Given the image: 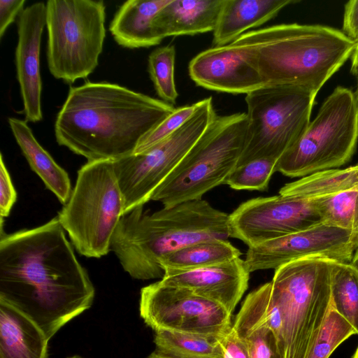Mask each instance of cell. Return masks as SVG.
<instances>
[{
	"label": "cell",
	"instance_id": "e0dca14e",
	"mask_svg": "<svg viewBox=\"0 0 358 358\" xmlns=\"http://www.w3.org/2000/svg\"><path fill=\"white\" fill-rule=\"evenodd\" d=\"M250 273L244 260L238 257L196 269H166L160 280L218 303L232 314L248 289Z\"/></svg>",
	"mask_w": 358,
	"mask_h": 358
},
{
	"label": "cell",
	"instance_id": "cb8c5ba5",
	"mask_svg": "<svg viewBox=\"0 0 358 358\" xmlns=\"http://www.w3.org/2000/svg\"><path fill=\"white\" fill-rule=\"evenodd\" d=\"M241 252L228 240L213 239L198 242L173 251L162 258L160 266L166 269L192 270L241 257Z\"/></svg>",
	"mask_w": 358,
	"mask_h": 358
},
{
	"label": "cell",
	"instance_id": "7402d4cb",
	"mask_svg": "<svg viewBox=\"0 0 358 358\" xmlns=\"http://www.w3.org/2000/svg\"><path fill=\"white\" fill-rule=\"evenodd\" d=\"M48 341L34 321L0 300V358H48Z\"/></svg>",
	"mask_w": 358,
	"mask_h": 358
},
{
	"label": "cell",
	"instance_id": "4316f807",
	"mask_svg": "<svg viewBox=\"0 0 358 358\" xmlns=\"http://www.w3.org/2000/svg\"><path fill=\"white\" fill-rule=\"evenodd\" d=\"M331 303L358 334V271L350 263L335 262L331 276Z\"/></svg>",
	"mask_w": 358,
	"mask_h": 358
},
{
	"label": "cell",
	"instance_id": "836d02e7",
	"mask_svg": "<svg viewBox=\"0 0 358 358\" xmlns=\"http://www.w3.org/2000/svg\"><path fill=\"white\" fill-rule=\"evenodd\" d=\"M224 358H250L248 348L233 329L220 338Z\"/></svg>",
	"mask_w": 358,
	"mask_h": 358
},
{
	"label": "cell",
	"instance_id": "2e32d148",
	"mask_svg": "<svg viewBox=\"0 0 358 358\" xmlns=\"http://www.w3.org/2000/svg\"><path fill=\"white\" fill-rule=\"evenodd\" d=\"M45 26L46 5L43 2L25 8L17 21L15 65L26 122H37L43 119L40 52Z\"/></svg>",
	"mask_w": 358,
	"mask_h": 358
},
{
	"label": "cell",
	"instance_id": "d6a6232c",
	"mask_svg": "<svg viewBox=\"0 0 358 358\" xmlns=\"http://www.w3.org/2000/svg\"><path fill=\"white\" fill-rule=\"evenodd\" d=\"M17 200V192L13 185L10 174L5 165L3 155H0V215L8 216Z\"/></svg>",
	"mask_w": 358,
	"mask_h": 358
},
{
	"label": "cell",
	"instance_id": "6da1fadb",
	"mask_svg": "<svg viewBox=\"0 0 358 358\" xmlns=\"http://www.w3.org/2000/svg\"><path fill=\"white\" fill-rule=\"evenodd\" d=\"M94 294L57 216L34 229L1 234L0 300L34 321L48 340L90 308Z\"/></svg>",
	"mask_w": 358,
	"mask_h": 358
},
{
	"label": "cell",
	"instance_id": "7a4b0ae2",
	"mask_svg": "<svg viewBox=\"0 0 358 358\" xmlns=\"http://www.w3.org/2000/svg\"><path fill=\"white\" fill-rule=\"evenodd\" d=\"M175 108L117 84L87 82L70 88L55 135L59 145L87 161L115 160L133 154Z\"/></svg>",
	"mask_w": 358,
	"mask_h": 358
},
{
	"label": "cell",
	"instance_id": "d6986e66",
	"mask_svg": "<svg viewBox=\"0 0 358 358\" xmlns=\"http://www.w3.org/2000/svg\"><path fill=\"white\" fill-rule=\"evenodd\" d=\"M224 0H171L156 15L155 27L164 39L213 31Z\"/></svg>",
	"mask_w": 358,
	"mask_h": 358
},
{
	"label": "cell",
	"instance_id": "e575fe53",
	"mask_svg": "<svg viewBox=\"0 0 358 358\" xmlns=\"http://www.w3.org/2000/svg\"><path fill=\"white\" fill-rule=\"evenodd\" d=\"M24 3V0L0 1V38H2L9 25L23 11Z\"/></svg>",
	"mask_w": 358,
	"mask_h": 358
},
{
	"label": "cell",
	"instance_id": "9c48e42d",
	"mask_svg": "<svg viewBox=\"0 0 358 358\" xmlns=\"http://www.w3.org/2000/svg\"><path fill=\"white\" fill-rule=\"evenodd\" d=\"M46 5L50 73L72 83L96 68L106 37L103 1L50 0Z\"/></svg>",
	"mask_w": 358,
	"mask_h": 358
},
{
	"label": "cell",
	"instance_id": "30bf717a",
	"mask_svg": "<svg viewBox=\"0 0 358 358\" xmlns=\"http://www.w3.org/2000/svg\"><path fill=\"white\" fill-rule=\"evenodd\" d=\"M315 97L287 85H264L247 94V134L237 166L259 158L279 159L306 130Z\"/></svg>",
	"mask_w": 358,
	"mask_h": 358
},
{
	"label": "cell",
	"instance_id": "74e56055",
	"mask_svg": "<svg viewBox=\"0 0 358 358\" xmlns=\"http://www.w3.org/2000/svg\"><path fill=\"white\" fill-rule=\"evenodd\" d=\"M350 264L353 266L358 271V250H357L355 252L354 257Z\"/></svg>",
	"mask_w": 358,
	"mask_h": 358
},
{
	"label": "cell",
	"instance_id": "5bb4252c",
	"mask_svg": "<svg viewBox=\"0 0 358 358\" xmlns=\"http://www.w3.org/2000/svg\"><path fill=\"white\" fill-rule=\"evenodd\" d=\"M358 241L350 231L321 222L308 229L249 247L244 259L248 271L276 269L306 258L350 263Z\"/></svg>",
	"mask_w": 358,
	"mask_h": 358
},
{
	"label": "cell",
	"instance_id": "603a6c76",
	"mask_svg": "<svg viewBox=\"0 0 358 358\" xmlns=\"http://www.w3.org/2000/svg\"><path fill=\"white\" fill-rule=\"evenodd\" d=\"M8 122L31 169L60 203L66 204L73 190L67 172L37 141L27 122L9 117Z\"/></svg>",
	"mask_w": 358,
	"mask_h": 358
},
{
	"label": "cell",
	"instance_id": "3957f363",
	"mask_svg": "<svg viewBox=\"0 0 358 358\" xmlns=\"http://www.w3.org/2000/svg\"><path fill=\"white\" fill-rule=\"evenodd\" d=\"M228 220L229 214L202 199L164 206L152 213L138 206L121 217L110 250L131 278L162 279V257L198 242L228 240Z\"/></svg>",
	"mask_w": 358,
	"mask_h": 358
},
{
	"label": "cell",
	"instance_id": "83f0119b",
	"mask_svg": "<svg viewBox=\"0 0 358 358\" xmlns=\"http://www.w3.org/2000/svg\"><path fill=\"white\" fill-rule=\"evenodd\" d=\"M312 199L323 222L352 232L358 241V189Z\"/></svg>",
	"mask_w": 358,
	"mask_h": 358
},
{
	"label": "cell",
	"instance_id": "8fae6325",
	"mask_svg": "<svg viewBox=\"0 0 358 358\" xmlns=\"http://www.w3.org/2000/svg\"><path fill=\"white\" fill-rule=\"evenodd\" d=\"M217 115L212 97L202 99L195 113L169 137L144 152L112 160L124 214L151 200Z\"/></svg>",
	"mask_w": 358,
	"mask_h": 358
},
{
	"label": "cell",
	"instance_id": "4fadbf2b",
	"mask_svg": "<svg viewBox=\"0 0 358 358\" xmlns=\"http://www.w3.org/2000/svg\"><path fill=\"white\" fill-rule=\"evenodd\" d=\"M322 222L313 199L276 195L242 203L229 214L230 237L248 248L298 232Z\"/></svg>",
	"mask_w": 358,
	"mask_h": 358
},
{
	"label": "cell",
	"instance_id": "f546056e",
	"mask_svg": "<svg viewBox=\"0 0 358 358\" xmlns=\"http://www.w3.org/2000/svg\"><path fill=\"white\" fill-rule=\"evenodd\" d=\"M278 161L265 157L237 166L228 176L224 184L236 190L265 191L271 176L277 171Z\"/></svg>",
	"mask_w": 358,
	"mask_h": 358
},
{
	"label": "cell",
	"instance_id": "5b68a950",
	"mask_svg": "<svg viewBox=\"0 0 358 358\" xmlns=\"http://www.w3.org/2000/svg\"><path fill=\"white\" fill-rule=\"evenodd\" d=\"M248 129L246 113L217 115L176 168L157 188L151 200L164 207L201 199L224 184L237 166Z\"/></svg>",
	"mask_w": 358,
	"mask_h": 358
},
{
	"label": "cell",
	"instance_id": "ffe728a7",
	"mask_svg": "<svg viewBox=\"0 0 358 358\" xmlns=\"http://www.w3.org/2000/svg\"><path fill=\"white\" fill-rule=\"evenodd\" d=\"M171 0H129L115 14L109 27L114 40L127 48H148L163 38L155 27L157 13Z\"/></svg>",
	"mask_w": 358,
	"mask_h": 358
},
{
	"label": "cell",
	"instance_id": "d4e9b609",
	"mask_svg": "<svg viewBox=\"0 0 358 358\" xmlns=\"http://www.w3.org/2000/svg\"><path fill=\"white\" fill-rule=\"evenodd\" d=\"M358 189V164L345 169L319 171L285 185L284 196L315 198Z\"/></svg>",
	"mask_w": 358,
	"mask_h": 358
},
{
	"label": "cell",
	"instance_id": "44dd1931",
	"mask_svg": "<svg viewBox=\"0 0 358 358\" xmlns=\"http://www.w3.org/2000/svg\"><path fill=\"white\" fill-rule=\"evenodd\" d=\"M295 0H224L213 37V47L236 41L251 28L262 25Z\"/></svg>",
	"mask_w": 358,
	"mask_h": 358
},
{
	"label": "cell",
	"instance_id": "f35d334b",
	"mask_svg": "<svg viewBox=\"0 0 358 358\" xmlns=\"http://www.w3.org/2000/svg\"><path fill=\"white\" fill-rule=\"evenodd\" d=\"M147 358H169L168 357L162 355L157 352H153Z\"/></svg>",
	"mask_w": 358,
	"mask_h": 358
},
{
	"label": "cell",
	"instance_id": "d590c367",
	"mask_svg": "<svg viewBox=\"0 0 358 358\" xmlns=\"http://www.w3.org/2000/svg\"><path fill=\"white\" fill-rule=\"evenodd\" d=\"M342 31L352 41H358V0L345 4Z\"/></svg>",
	"mask_w": 358,
	"mask_h": 358
},
{
	"label": "cell",
	"instance_id": "8992f818",
	"mask_svg": "<svg viewBox=\"0 0 358 358\" xmlns=\"http://www.w3.org/2000/svg\"><path fill=\"white\" fill-rule=\"evenodd\" d=\"M335 262L295 260L275 269L271 294L283 315V358H306L328 314Z\"/></svg>",
	"mask_w": 358,
	"mask_h": 358
},
{
	"label": "cell",
	"instance_id": "ab89813d",
	"mask_svg": "<svg viewBox=\"0 0 358 358\" xmlns=\"http://www.w3.org/2000/svg\"><path fill=\"white\" fill-rule=\"evenodd\" d=\"M352 358H358V347H357Z\"/></svg>",
	"mask_w": 358,
	"mask_h": 358
},
{
	"label": "cell",
	"instance_id": "ba28073f",
	"mask_svg": "<svg viewBox=\"0 0 358 358\" xmlns=\"http://www.w3.org/2000/svg\"><path fill=\"white\" fill-rule=\"evenodd\" d=\"M358 143V97L338 86L324 99L301 138L278 159L277 171L305 177L348 162Z\"/></svg>",
	"mask_w": 358,
	"mask_h": 358
},
{
	"label": "cell",
	"instance_id": "52a82bcc",
	"mask_svg": "<svg viewBox=\"0 0 358 358\" xmlns=\"http://www.w3.org/2000/svg\"><path fill=\"white\" fill-rule=\"evenodd\" d=\"M124 214V201L112 160L87 161L78 171L60 224L78 252L99 258L110 251L113 234Z\"/></svg>",
	"mask_w": 358,
	"mask_h": 358
},
{
	"label": "cell",
	"instance_id": "ac0fdd59",
	"mask_svg": "<svg viewBox=\"0 0 358 358\" xmlns=\"http://www.w3.org/2000/svg\"><path fill=\"white\" fill-rule=\"evenodd\" d=\"M275 315L271 282L245 297L233 322V329L246 345L250 358H282L278 339L271 328Z\"/></svg>",
	"mask_w": 358,
	"mask_h": 358
},
{
	"label": "cell",
	"instance_id": "9a60e30c",
	"mask_svg": "<svg viewBox=\"0 0 358 358\" xmlns=\"http://www.w3.org/2000/svg\"><path fill=\"white\" fill-rule=\"evenodd\" d=\"M195 84L209 90L248 94L264 85L257 69L234 42L206 49L189 63Z\"/></svg>",
	"mask_w": 358,
	"mask_h": 358
},
{
	"label": "cell",
	"instance_id": "7c38bea8",
	"mask_svg": "<svg viewBox=\"0 0 358 358\" xmlns=\"http://www.w3.org/2000/svg\"><path fill=\"white\" fill-rule=\"evenodd\" d=\"M140 315L158 330L223 336L233 327L232 314L224 306L161 280L141 289Z\"/></svg>",
	"mask_w": 358,
	"mask_h": 358
},
{
	"label": "cell",
	"instance_id": "f1b7e54d",
	"mask_svg": "<svg viewBox=\"0 0 358 358\" xmlns=\"http://www.w3.org/2000/svg\"><path fill=\"white\" fill-rule=\"evenodd\" d=\"M175 59L173 45L158 48L148 57V72L155 90L163 101L173 106L178 97L174 80Z\"/></svg>",
	"mask_w": 358,
	"mask_h": 358
},
{
	"label": "cell",
	"instance_id": "b9f144b4",
	"mask_svg": "<svg viewBox=\"0 0 358 358\" xmlns=\"http://www.w3.org/2000/svg\"><path fill=\"white\" fill-rule=\"evenodd\" d=\"M68 358H83V357H81L80 356H78V355H75V356L70 357H68Z\"/></svg>",
	"mask_w": 358,
	"mask_h": 358
},
{
	"label": "cell",
	"instance_id": "60d3db41",
	"mask_svg": "<svg viewBox=\"0 0 358 358\" xmlns=\"http://www.w3.org/2000/svg\"><path fill=\"white\" fill-rule=\"evenodd\" d=\"M357 78V88H356L355 93L358 97V76Z\"/></svg>",
	"mask_w": 358,
	"mask_h": 358
},
{
	"label": "cell",
	"instance_id": "4dcf8cb0",
	"mask_svg": "<svg viewBox=\"0 0 358 358\" xmlns=\"http://www.w3.org/2000/svg\"><path fill=\"white\" fill-rule=\"evenodd\" d=\"M357 334L354 327L334 308L329 310L320 333L306 358H329L350 336Z\"/></svg>",
	"mask_w": 358,
	"mask_h": 358
},
{
	"label": "cell",
	"instance_id": "1f68e13d",
	"mask_svg": "<svg viewBox=\"0 0 358 358\" xmlns=\"http://www.w3.org/2000/svg\"><path fill=\"white\" fill-rule=\"evenodd\" d=\"M199 106V101L191 105L175 108L166 118L142 139L133 154L144 152L169 137L190 118Z\"/></svg>",
	"mask_w": 358,
	"mask_h": 358
},
{
	"label": "cell",
	"instance_id": "277c9868",
	"mask_svg": "<svg viewBox=\"0 0 358 358\" xmlns=\"http://www.w3.org/2000/svg\"><path fill=\"white\" fill-rule=\"evenodd\" d=\"M234 43L264 85L299 86L315 95L350 58L356 44L337 29L297 23L245 32Z\"/></svg>",
	"mask_w": 358,
	"mask_h": 358
},
{
	"label": "cell",
	"instance_id": "8d00e7d4",
	"mask_svg": "<svg viewBox=\"0 0 358 358\" xmlns=\"http://www.w3.org/2000/svg\"><path fill=\"white\" fill-rule=\"evenodd\" d=\"M351 65L350 73L355 76H358V41L356 42L355 48L350 57Z\"/></svg>",
	"mask_w": 358,
	"mask_h": 358
},
{
	"label": "cell",
	"instance_id": "484cf974",
	"mask_svg": "<svg viewBox=\"0 0 358 358\" xmlns=\"http://www.w3.org/2000/svg\"><path fill=\"white\" fill-rule=\"evenodd\" d=\"M221 337L158 330L154 343L155 352L169 358H224Z\"/></svg>",
	"mask_w": 358,
	"mask_h": 358
}]
</instances>
